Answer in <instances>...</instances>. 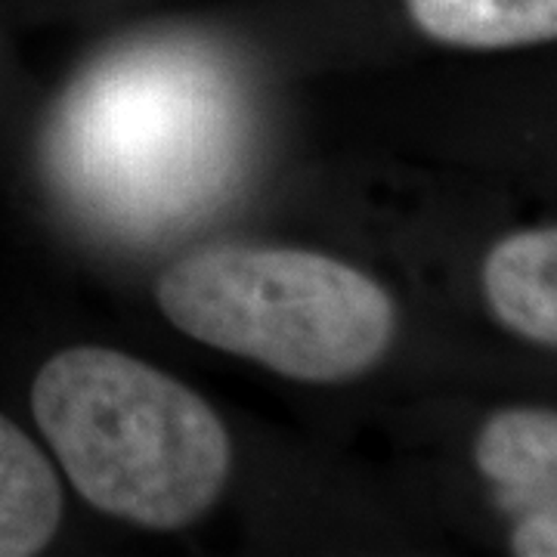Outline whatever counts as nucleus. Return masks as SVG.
Listing matches in <instances>:
<instances>
[{"instance_id": "1", "label": "nucleus", "mask_w": 557, "mask_h": 557, "mask_svg": "<svg viewBox=\"0 0 557 557\" xmlns=\"http://www.w3.org/2000/svg\"><path fill=\"white\" fill-rule=\"evenodd\" d=\"M251 109L218 50L180 35L124 40L62 94L44 137L53 186L81 218L152 239L236 189Z\"/></svg>"}, {"instance_id": "2", "label": "nucleus", "mask_w": 557, "mask_h": 557, "mask_svg": "<svg viewBox=\"0 0 557 557\" xmlns=\"http://www.w3.org/2000/svg\"><path fill=\"white\" fill-rule=\"evenodd\" d=\"M32 412L72 486L146 530L201 518L230 478V434L177 379L109 347H69L32 384Z\"/></svg>"}, {"instance_id": "3", "label": "nucleus", "mask_w": 557, "mask_h": 557, "mask_svg": "<svg viewBox=\"0 0 557 557\" xmlns=\"http://www.w3.org/2000/svg\"><path fill=\"white\" fill-rule=\"evenodd\" d=\"M156 300L183 335L313 384L362 375L397 329L375 278L300 248H201L164 270Z\"/></svg>"}, {"instance_id": "4", "label": "nucleus", "mask_w": 557, "mask_h": 557, "mask_svg": "<svg viewBox=\"0 0 557 557\" xmlns=\"http://www.w3.org/2000/svg\"><path fill=\"white\" fill-rule=\"evenodd\" d=\"M474 461L496 490L498 508L515 518L511 552L557 557V412L502 409L486 418Z\"/></svg>"}, {"instance_id": "5", "label": "nucleus", "mask_w": 557, "mask_h": 557, "mask_svg": "<svg viewBox=\"0 0 557 557\" xmlns=\"http://www.w3.org/2000/svg\"><path fill=\"white\" fill-rule=\"evenodd\" d=\"M480 285L508 332L557 350V226L496 242L483 260Z\"/></svg>"}, {"instance_id": "6", "label": "nucleus", "mask_w": 557, "mask_h": 557, "mask_svg": "<svg viewBox=\"0 0 557 557\" xmlns=\"http://www.w3.org/2000/svg\"><path fill=\"white\" fill-rule=\"evenodd\" d=\"M57 471L10 418L0 416V557H28L57 536Z\"/></svg>"}, {"instance_id": "7", "label": "nucleus", "mask_w": 557, "mask_h": 557, "mask_svg": "<svg viewBox=\"0 0 557 557\" xmlns=\"http://www.w3.org/2000/svg\"><path fill=\"white\" fill-rule=\"evenodd\" d=\"M428 38L471 50L557 40V0H406Z\"/></svg>"}]
</instances>
